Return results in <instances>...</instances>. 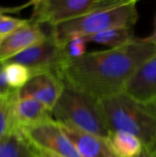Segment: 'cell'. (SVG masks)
Returning <instances> with one entry per match:
<instances>
[{"mask_svg": "<svg viewBox=\"0 0 156 157\" xmlns=\"http://www.w3.org/2000/svg\"><path fill=\"white\" fill-rule=\"evenodd\" d=\"M155 53V46L136 37L121 48L86 52L68 61L57 75L74 88L101 100L124 92L137 70Z\"/></svg>", "mask_w": 156, "mask_h": 157, "instance_id": "1", "label": "cell"}, {"mask_svg": "<svg viewBox=\"0 0 156 157\" xmlns=\"http://www.w3.org/2000/svg\"><path fill=\"white\" fill-rule=\"evenodd\" d=\"M99 106L110 132L131 133L144 148L156 150V101L142 102L122 92L99 100Z\"/></svg>", "mask_w": 156, "mask_h": 157, "instance_id": "2", "label": "cell"}, {"mask_svg": "<svg viewBox=\"0 0 156 157\" xmlns=\"http://www.w3.org/2000/svg\"><path fill=\"white\" fill-rule=\"evenodd\" d=\"M137 4V0H120L113 6L51 27V32L63 45L74 37H87L114 28H133L139 19Z\"/></svg>", "mask_w": 156, "mask_h": 157, "instance_id": "3", "label": "cell"}, {"mask_svg": "<svg viewBox=\"0 0 156 157\" xmlns=\"http://www.w3.org/2000/svg\"><path fill=\"white\" fill-rule=\"evenodd\" d=\"M52 117L61 124L107 140L111 133L101 112L99 100L65 82L62 95L52 109Z\"/></svg>", "mask_w": 156, "mask_h": 157, "instance_id": "4", "label": "cell"}, {"mask_svg": "<svg viewBox=\"0 0 156 157\" xmlns=\"http://www.w3.org/2000/svg\"><path fill=\"white\" fill-rule=\"evenodd\" d=\"M120 0H35L30 21L54 27L96 10L117 4Z\"/></svg>", "mask_w": 156, "mask_h": 157, "instance_id": "5", "label": "cell"}, {"mask_svg": "<svg viewBox=\"0 0 156 157\" xmlns=\"http://www.w3.org/2000/svg\"><path fill=\"white\" fill-rule=\"evenodd\" d=\"M68 62L64 46L57 41L51 32L46 40L27 49L6 63L25 65L37 73L52 72L58 74L61 67Z\"/></svg>", "mask_w": 156, "mask_h": 157, "instance_id": "6", "label": "cell"}, {"mask_svg": "<svg viewBox=\"0 0 156 157\" xmlns=\"http://www.w3.org/2000/svg\"><path fill=\"white\" fill-rule=\"evenodd\" d=\"M21 134L35 147L63 157H81L74 145L62 131L60 124L54 120L24 129Z\"/></svg>", "mask_w": 156, "mask_h": 157, "instance_id": "7", "label": "cell"}, {"mask_svg": "<svg viewBox=\"0 0 156 157\" xmlns=\"http://www.w3.org/2000/svg\"><path fill=\"white\" fill-rule=\"evenodd\" d=\"M63 90V80L52 72L36 74L19 90L17 98H33L45 105L51 111Z\"/></svg>", "mask_w": 156, "mask_h": 157, "instance_id": "8", "label": "cell"}, {"mask_svg": "<svg viewBox=\"0 0 156 157\" xmlns=\"http://www.w3.org/2000/svg\"><path fill=\"white\" fill-rule=\"evenodd\" d=\"M44 29V25L29 22L26 26L1 38L0 40V62L6 63L27 49L43 41L50 33Z\"/></svg>", "mask_w": 156, "mask_h": 157, "instance_id": "9", "label": "cell"}, {"mask_svg": "<svg viewBox=\"0 0 156 157\" xmlns=\"http://www.w3.org/2000/svg\"><path fill=\"white\" fill-rule=\"evenodd\" d=\"M59 124L81 157H118L107 139L82 132L70 125Z\"/></svg>", "mask_w": 156, "mask_h": 157, "instance_id": "10", "label": "cell"}, {"mask_svg": "<svg viewBox=\"0 0 156 157\" xmlns=\"http://www.w3.org/2000/svg\"><path fill=\"white\" fill-rule=\"evenodd\" d=\"M124 92L142 102L156 101V53L137 70Z\"/></svg>", "mask_w": 156, "mask_h": 157, "instance_id": "11", "label": "cell"}, {"mask_svg": "<svg viewBox=\"0 0 156 157\" xmlns=\"http://www.w3.org/2000/svg\"><path fill=\"white\" fill-rule=\"evenodd\" d=\"M14 117L20 133L24 129L54 120L52 111L33 98H17L14 106Z\"/></svg>", "mask_w": 156, "mask_h": 157, "instance_id": "12", "label": "cell"}, {"mask_svg": "<svg viewBox=\"0 0 156 157\" xmlns=\"http://www.w3.org/2000/svg\"><path fill=\"white\" fill-rule=\"evenodd\" d=\"M85 38L87 42L102 44L109 49L121 48L131 43L136 39L132 28H114Z\"/></svg>", "mask_w": 156, "mask_h": 157, "instance_id": "13", "label": "cell"}, {"mask_svg": "<svg viewBox=\"0 0 156 157\" xmlns=\"http://www.w3.org/2000/svg\"><path fill=\"white\" fill-rule=\"evenodd\" d=\"M108 141L118 157H138L144 148L138 137L126 132H113Z\"/></svg>", "mask_w": 156, "mask_h": 157, "instance_id": "14", "label": "cell"}, {"mask_svg": "<svg viewBox=\"0 0 156 157\" xmlns=\"http://www.w3.org/2000/svg\"><path fill=\"white\" fill-rule=\"evenodd\" d=\"M17 99V91L0 97V140L20 133L14 117V106Z\"/></svg>", "mask_w": 156, "mask_h": 157, "instance_id": "15", "label": "cell"}, {"mask_svg": "<svg viewBox=\"0 0 156 157\" xmlns=\"http://www.w3.org/2000/svg\"><path fill=\"white\" fill-rule=\"evenodd\" d=\"M0 157H35L32 146L21 133L0 140Z\"/></svg>", "mask_w": 156, "mask_h": 157, "instance_id": "16", "label": "cell"}, {"mask_svg": "<svg viewBox=\"0 0 156 157\" xmlns=\"http://www.w3.org/2000/svg\"><path fill=\"white\" fill-rule=\"evenodd\" d=\"M36 74L34 70L16 63H5V75L8 86L14 90L22 88Z\"/></svg>", "mask_w": 156, "mask_h": 157, "instance_id": "17", "label": "cell"}, {"mask_svg": "<svg viewBox=\"0 0 156 157\" xmlns=\"http://www.w3.org/2000/svg\"><path fill=\"white\" fill-rule=\"evenodd\" d=\"M86 43L87 40L85 37H74L67 40L63 46L68 61L75 60L84 56L87 52Z\"/></svg>", "mask_w": 156, "mask_h": 157, "instance_id": "18", "label": "cell"}, {"mask_svg": "<svg viewBox=\"0 0 156 157\" xmlns=\"http://www.w3.org/2000/svg\"><path fill=\"white\" fill-rule=\"evenodd\" d=\"M30 22V19L18 18L6 15H0V37L3 38L15 30L26 26Z\"/></svg>", "mask_w": 156, "mask_h": 157, "instance_id": "19", "label": "cell"}, {"mask_svg": "<svg viewBox=\"0 0 156 157\" xmlns=\"http://www.w3.org/2000/svg\"><path fill=\"white\" fill-rule=\"evenodd\" d=\"M14 91H17V90H14L12 89L7 82H6V75H5V63L3 62H0V97L1 96H6V95H8Z\"/></svg>", "mask_w": 156, "mask_h": 157, "instance_id": "20", "label": "cell"}, {"mask_svg": "<svg viewBox=\"0 0 156 157\" xmlns=\"http://www.w3.org/2000/svg\"><path fill=\"white\" fill-rule=\"evenodd\" d=\"M29 6H32V1L26 3L24 5H21V6H0V15L18 13L20 10H22L23 8H25Z\"/></svg>", "mask_w": 156, "mask_h": 157, "instance_id": "21", "label": "cell"}, {"mask_svg": "<svg viewBox=\"0 0 156 157\" xmlns=\"http://www.w3.org/2000/svg\"><path fill=\"white\" fill-rule=\"evenodd\" d=\"M31 146H32L35 157H63L62 155H57V154L51 153L50 151H47V150H44V149H41V148H38V147H35L33 145H31Z\"/></svg>", "mask_w": 156, "mask_h": 157, "instance_id": "22", "label": "cell"}, {"mask_svg": "<svg viewBox=\"0 0 156 157\" xmlns=\"http://www.w3.org/2000/svg\"><path fill=\"white\" fill-rule=\"evenodd\" d=\"M141 41L143 42H145V43H148V44H151L153 46H155L156 47V27L154 30V32L147 36V37H144V38H139Z\"/></svg>", "mask_w": 156, "mask_h": 157, "instance_id": "23", "label": "cell"}, {"mask_svg": "<svg viewBox=\"0 0 156 157\" xmlns=\"http://www.w3.org/2000/svg\"><path fill=\"white\" fill-rule=\"evenodd\" d=\"M138 157H156V150H149L143 148L142 154Z\"/></svg>", "mask_w": 156, "mask_h": 157, "instance_id": "24", "label": "cell"}, {"mask_svg": "<svg viewBox=\"0 0 156 157\" xmlns=\"http://www.w3.org/2000/svg\"><path fill=\"white\" fill-rule=\"evenodd\" d=\"M155 24H156V17H155Z\"/></svg>", "mask_w": 156, "mask_h": 157, "instance_id": "25", "label": "cell"}, {"mask_svg": "<svg viewBox=\"0 0 156 157\" xmlns=\"http://www.w3.org/2000/svg\"><path fill=\"white\" fill-rule=\"evenodd\" d=\"M0 40H1V37H0Z\"/></svg>", "mask_w": 156, "mask_h": 157, "instance_id": "26", "label": "cell"}]
</instances>
